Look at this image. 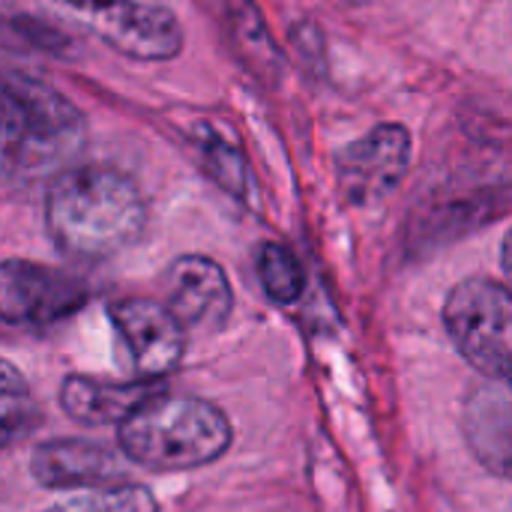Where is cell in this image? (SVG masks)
<instances>
[{
	"label": "cell",
	"mask_w": 512,
	"mask_h": 512,
	"mask_svg": "<svg viewBox=\"0 0 512 512\" xmlns=\"http://www.w3.org/2000/svg\"><path fill=\"white\" fill-rule=\"evenodd\" d=\"M198 147H201L204 165L216 177V183L222 189H228L231 195H243L246 192V162H243L240 150L216 135H201Z\"/></svg>",
	"instance_id": "obj_16"
},
{
	"label": "cell",
	"mask_w": 512,
	"mask_h": 512,
	"mask_svg": "<svg viewBox=\"0 0 512 512\" xmlns=\"http://www.w3.org/2000/svg\"><path fill=\"white\" fill-rule=\"evenodd\" d=\"M84 303L87 285L72 273L33 261H0V321L45 327L75 315Z\"/></svg>",
	"instance_id": "obj_5"
},
{
	"label": "cell",
	"mask_w": 512,
	"mask_h": 512,
	"mask_svg": "<svg viewBox=\"0 0 512 512\" xmlns=\"http://www.w3.org/2000/svg\"><path fill=\"white\" fill-rule=\"evenodd\" d=\"M165 309L183 330H213L231 312V288L222 267L201 255L177 258L165 273Z\"/></svg>",
	"instance_id": "obj_9"
},
{
	"label": "cell",
	"mask_w": 512,
	"mask_h": 512,
	"mask_svg": "<svg viewBox=\"0 0 512 512\" xmlns=\"http://www.w3.org/2000/svg\"><path fill=\"white\" fill-rule=\"evenodd\" d=\"M33 477L48 489H108L126 480L120 453L93 441H45L30 456Z\"/></svg>",
	"instance_id": "obj_10"
},
{
	"label": "cell",
	"mask_w": 512,
	"mask_h": 512,
	"mask_svg": "<svg viewBox=\"0 0 512 512\" xmlns=\"http://www.w3.org/2000/svg\"><path fill=\"white\" fill-rule=\"evenodd\" d=\"M465 438L474 456L498 477L510 474L512 408L510 387L501 378L477 384L465 402Z\"/></svg>",
	"instance_id": "obj_11"
},
{
	"label": "cell",
	"mask_w": 512,
	"mask_h": 512,
	"mask_svg": "<svg viewBox=\"0 0 512 512\" xmlns=\"http://www.w3.org/2000/svg\"><path fill=\"white\" fill-rule=\"evenodd\" d=\"M45 225L66 255L102 261L141 237L147 207L138 186L120 171L96 165L66 168L54 174L48 189Z\"/></svg>",
	"instance_id": "obj_1"
},
{
	"label": "cell",
	"mask_w": 512,
	"mask_h": 512,
	"mask_svg": "<svg viewBox=\"0 0 512 512\" xmlns=\"http://www.w3.org/2000/svg\"><path fill=\"white\" fill-rule=\"evenodd\" d=\"M444 324L459 354L486 378L510 381L512 300L492 279H468L456 285L444 306Z\"/></svg>",
	"instance_id": "obj_4"
},
{
	"label": "cell",
	"mask_w": 512,
	"mask_h": 512,
	"mask_svg": "<svg viewBox=\"0 0 512 512\" xmlns=\"http://www.w3.org/2000/svg\"><path fill=\"white\" fill-rule=\"evenodd\" d=\"M114 330L126 348L129 366L141 381L168 375L183 360V327L165 309V303L132 297L111 306Z\"/></svg>",
	"instance_id": "obj_7"
},
{
	"label": "cell",
	"mask_w": 512,
	"mask_h": 512,
	"mask_svg": "<svg viewBox=\"0 0 512 512\" xmlns=\"http://www.w3.org/2000/svg\"><path fill=\"white\" fill-rule=\"evenodd\" d=\"M84 138V117L66 96L39 78L0 69V177H54L72 168Z\"/></svg>",
	"instance_id": "obj_2"
},
{
	"label": "cell",
	"mask_w": 512,
	"mask_h": 512,
	"mask_svg": "<svg viewBox=\"0 0 512 512\" xmlns=\"http://www.w3.org/2000/svg\"><path fill=\"white\" fill-rule=\"evenodd\" d=\"M117 441L135 465L189 471L216 462L231 447V423L204 399L156 393L117 426Z\"/></svg>",
	"instance_id": "obj_3"
},
{
	"label": "cell",
	"mask_w": 512,
	"mask_h": 512,
	"mask_svg": "<svg viewBox=\"0 0 512 512\" xmlns=\"http://www.w3.org/2000/svg\"><path fill=\"white\" fill-rule=\"evenodd\" d=\"M93 30L135 60H168L183 45L180 24L168 9L135 0H114L93 9Z\"/></svg>",
	"instance_id": "obj_8"
},
{
	"label": "cell",
	"mask_w": 512,
	"mask_h": 512,
	"mask_svg": "<svg viewBox=\"0 0 512 512\" xmlns=\"http://www.w3.org/2000/svg\"><path fill=\"white\" fill-rule=\"evenodd\" d=\"M63 3H69V6H81V9H99V6H105V3H114V0H63Z\"/></svg>",
	"instance_id": "obj_18"
},
{
	"label": "cell",
	"mask_w": 512,
	"mask_h": 512,
	"mask_svg": "<svg viewBox=\"0 0 512 512\" xmlns=\"http://www.w3.org/2000/svg\"><path fill=\"white\" fill-rule=\"evenodd\" d=\"M411 159V135L384 123L354 141L339 156V186L348 204L369 207L384 201L405 177Z\"/></svg>",
	"instance_id": "obj_6"
},
{
	"label": "cell",
	"mask_w": 512,
	"mask_h": 512,
	"mask_svg": "<svg viewBox=\"0 0 512 512\" xmlns=\"http://www.w3.org/2000/svg\"><path fill=\"white\" fill-rule=\"evenodd\" d=\"M39 408L24 375L0 357V450L21 441L36 426Z\"/></svg>",
	"instance_id": "obj_13"
},
{
	"label": "cell",
	"mask_w": 512,
	"mask_h": 512,
	"mask_svg": "<svg viewBox=\"0 0 512 512\" xmlns=\"http://www.w3.org/2000/svg\"><path fill=\"white\" fill-rule=\"evenodd\" d=\"M45 512H159V507H156V498L144 486L120 483L108 489H90L87 495L54 504Z\"/></svg>",
	"instance_id": "obj_15"
},
{
	"label": "cell",
	"mask_w": 512,
	"mask_h": 512,
	"mask_svg": "<svg viewBox=\"0 0 512 512\" xmlns=\"http://www.w3.org/2000/svg\"><path fill=\"white\" fill-rule=\"evenodd\" d=\"M231 21H234V30L240 33L243 45H249L252 63L270 66L276 60V45L270 42V36L264 30V21L258 18L252 0H234L231 3Z\"/></svg>",
	"instance_id": "obj_17"
},
{
	"label": "cell",
	"mask_w": 512,
	"mask_h": 512,
	"mask_svg": "<svg viewBox=\"0 0 512 512\" xmlns=\"http://www.w3.org/2000/svg\"><path fill=\"white\" fill-rule=\"evenodd\" d=\"M258 279H261V288L267 291V297L276 300V303L300 300L303 285H306V276H303V267H300L297 255L288 246H279V243L261 246V252H258Z\"/></svg>",
	"instance_id": "obj_14"
},
{
	"label": "cell",
	"mask_w": 512,
	"mask_h": 512,
	"mask_svg": "<svg viewBox=\"0 0 512 512\" xmlns=\"http://www.w3.org/2000/svg\"><path fill=\"white\" fill-rule=\"evenodd\" d=\"M156 393L162 390L153 381L114 384V381L72 375L63 381L60 402H63V411L84 426H108V423L120 426L138 405H144Z\"/></svg>",
	"instance_id": "obj_12"
}]
</instances>
